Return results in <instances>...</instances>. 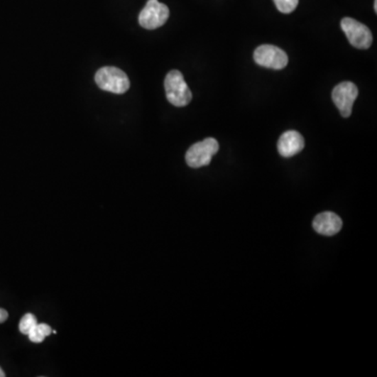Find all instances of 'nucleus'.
Returning a JSON list of instances; mask_svg holds the SVG:
<instances>
[{
  "instance_id": "3",
  "label": "nucleus",
  "mask_w": 377,
  "mask_h": 377,
  "mask_svg": "<svg viewBox=\"0 0 377 377\" xmlns=\"http://www.w3.org/2000/svg\"><path fill=\"white\" fill-rule=\"evenodd\" d=\"M342 30L348 41L359 50H368L373 42L371 31L368 26L356 19L345 17L341 22Z\"/></svg>"
},
{
  "instance_id": "7",
  "label": "nucleus",
  "mask_w": 377,
  "mask_h": 377,
  "mask_svg": "<svg viewBox=\"0 0 377 377\" xmlns=\"http://www.w3.org/2000/svg\"><path fill=\"white\" fill-rule=\"evenodd\" d=\"M359 96V89L352 82L339 83L332 92V100L343 118H349L352 107Z\"/></svg>"
},
{
  "instance_id": "13",
  "label": "nucleus",
  "mask_w": 377,
  "mask_h": 377,
  "mask_svg": "<svg viewBox=\"0 0 377 377\" xmlns=\"http://www.w3.org/2000/svg\"><path fill=\"white\" fill-rule=\"evenodd\" d=\"M8 312H6V310H2V308H0V323H4V322H6V319H8Z\"/></svg>"
},
{
  "instance_id": "6",
  "label": "nucleus",
  "mask_w": 377,
  "mask_h": 377,
  "mask_svg": "<svg viewBox=\"0 0 377 377\" xmlns=\"http://www.w3.org/2000/svg\"><path fill=\"white\" fill-rule=\"evenodd\" d=\"M169 15L166 4H160L158 0H148L146 6L138 16V22L146 30H155L166 23Z\"/></svg>"
},
{
  "instance_id": "8",
  "label": "nucleus",
  "mask_w": 377,
  "mask_h": 377,
  "mask_svg": "<svg viewBox=\"0 0 377 377\" xmlns=\"http://www.w3.org/2000/svg\"><path fill=\"white\" fill-rule=\"evenodd\" d=\"M305 146L303 136L295 130L284 132L280 136L278 142V151L283 158H292L295 154L300 153Z\"/></svg>"
},
{
  "instance_id": "4",
  "label": "nucleus",
  "mask_w": 377,
  "mask_h": 377,
  "mask_svg": "<svg viewBox=\"0 0 377 377\" xmlns=\"http://www.w3.org/2000/svg\"><path fill=\"white\" fill-rule=\"evenodd\" d=\"M218 150H219V144L213 138H208L202 142L196 143L187 151V164L191 168L208 166Z\"/></svg>"
},
{
  "instance_id": "9",
  "label": "nucleus",
  "mask_w": 377,
  "mask_h": 377,
  "mask_svg": "<svg viewBox=\"0 0 377 377\" xmlns=\"http://www.w3.org/2000/svg\"><path fill=\"white\" fill-rule=\"evenodd\" d=\"M312 226L315 231L321 235L334 236L342 230L343 222L337 214L332 212H324L315 218Z\"/></svg>"
},
{
  "instance_id": "5",
  "label": "nucleus",
  "mask_w": 377,
  "mask_h": 377,
  "mask_svg": "<svg viewBox=\"0 0 377 377\" xmlns=\"http://www.w3.org/2000/svg\"><path fill=\"white\" fill-rule=\"evenodd\" d=\"M253 60L258 65L271 70H283L288 63V57L286 53L278 46L271 44H263L256 48L253 53Z\"/></svg>"
},
{
  "instance_id": "15",
  "label": "nucleus",
  "mask_w": 377,
  "mask_h": 377,
  "mask_svg": "<svg viewBox=\"0 0 377 377\" xmlns=\"http://www.w3.org/2000/svg\"><path fill=\"white\" fill-rule=\"evenodd\" d=\"M374 11H376V13H377V0L374 1Z\"/></svg>"
},
{
  "instance_id": "11",
  "label": "nucleus",
  "mask_w": 377,
  "mask_h": 377,
  "mask_svg": "<svg viewBox=\"0 0 377 377\" xmlns=\"http://www.w3.org/2000/svg\"><path fill=\"white\" fill-rule=\"evenodd\" d=\"M37 324H38V322H37L36 317L34 315H24L21 323H19V330H21V334L28 335Z\"/></svg>"
},
{
  "instance_id": "2",
  "label": "nucleus",
  "mask_w": 377,
  "mask_h": 377,
  "mask_svg": "<svg viewBox=\"0 0 377 377\" xmlns=\"http://www.w3.org/2000/svg\"><path fill=\"white\" fill-rule=\"evenodd\" d=\"M96 83L101 89L112 94H123L129 89L130 81L123 70L112 66H106L97 72Z\"/></svg>"
},
{
  "instance_id": "10",
  "label": "nucleus",
  "mask_w": 377,
  "mask_h": 377,
  "mask_svg": "<svg viewBox=\"0 0 377 377\" xmlns=\"http://www.w3.org/2000/svg\"><path fill=\"white\" fill-rule=\"evenodd\" d=\"M52 328L48 324H37L30 334H28V339L33 343H42L46 337L52 334Z\"/></svg>"
},
{
  "instance_id": "1",
  "label": "nucleus",
  "mask_w": 377,
  "mask_h": 377,
  "mask_svg": "<svg viewBox=\"0 0 377 377\" xmlns=\"http://www.w3.org/2000/svg\"><path fill=\"white\" fill-rule=\"evenodd\" d=\"M168 101L176 107H184L191 102L192 92L180 70H171L165 79Z\"/></svg>"
},
{
  "instance_id": "14",
  "label": "nucleus",
  "mask_w": 377,
  "mask_h": 377,
  "mask_svg": "<svg viewBox=\"0 0 377 377\" xmlns=\"http://www.w3.org/2000/svg\"><path fill=\"white\" fill-rule=\"evenodd\" d=\"M6 376V374H4V372L2 371L1 368H0V377H4Z\"/></svg>"
},
{
  "instance_id": "12",
  "label": "nucleus",
  "mask_w": 377,
  "mask_h": 377,
  "mask_svg": "<svg viewBox=\"0 0 377 377\" xmlns=\"http://www.w3.org/2000/svg\"><path fill=\"white\" fill-rule=\"evenodd\" d=\"M279 12L290 14L297 9L299 0H273Z\"/></svg>"
}]
</instances>
